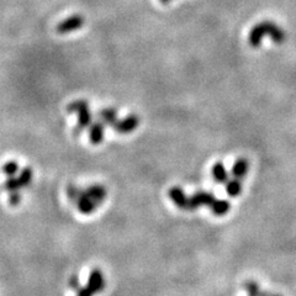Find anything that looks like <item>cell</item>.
I'll return each mask as SVG.
<instances>
[{"label":"cell","instance_id":"6da1fadb","mask_svg":"<svg viewBox=\"0 0 296 296\" xmlns=\"http://www.w3.org/2000/svg\"><path fill=\"white\" fill-rule=\"evenodd\" d=\"M264 36H269L274 43H283L286 38V34L279 25L273 21H262L252 28L250 35H248V43L253 48H257L262 44Z\"/></svg>","mask_w":296,"mask_h":296},{"label":"cell","instance_id":"7a4b0ae2","mask_svg":"<svg viewBox=\"0 0 296 296\" xmlns=\"http://www.w3.org/2000/svg\"><path fill=\"white\" fill-rule=\"evenodd\" d=\"M68 112H76L78 114V124H77L76 129H74V135L78 136L84 131L85 129H88L91 125V121H93V116H91L90 108H89V104L85 100H74L67 106Z\"/></svg>","mask_w":296,"mask_h":296},{"label":"cell","instance_id":"3957f363","mask_svg":"<svg viewBox=\"0 0 296 296\" xmlns=\"http://www.w3.org/2000/svg\"><path fill=\"white\" fill-rule=\"evenodd\" d=\"M104 289H105L104 274L100 269L95 268L90 272V274H89L87 285L78 290L77 296H94L95 294H100Z\"/></svg>","mask_w":296,"mask_h":296},{"label":"cell","instance_id":"277c9868","mask_svg":"<svg viewBox=\"0 0 296 296\" xmlns=\"http://www.w3.org/2000/svg\"><path fill=\"white\" fill-rule=\"evenodd\" d=\"M84 23H85L84 16H82V15H72V16L67 17L63 21L59 22L56 30H57L58 34L66 35L82 29L83 26H84Z\"/></svg>","mask_w":296,"mask_h":296},{"label":"cell","instance_id":"5b68a950","mask_svg":"<svg viewBox=\"0 0 296 296\" xmlns=\"http://www.w3.org/2000/svg\"><path fill=\"white\" fill-rule=\"evenodd\" d=\"M141 120L137 115L131 114L127 115L126 117L117 120L114 125V130L118 133H122V135H127V133H131L137 129L140 125Z\"/></svg>","mask_w":296,"mask_h":296},{"label":"cell","instance_id":"8992f818","mask_svg":"<svg viewBox=\"0 0 296 296\" xmlns=\"http://www.w3.org/2000/svg\"><path fill=\"white\" fill-rule=\"evenodd\" d=\"M215 195L212 192L207 191H198L195 192L192 196L189 198V209L190 211L192 210L199 209L200 206H211L214 203Z\"/></svg>","mask_w":296,"mask_h":296},{"label":"cell","instance_id":"52a82bcc","mask_svg":"<svg viewBox=\"0 0 296 296\" xmlns=\"http://www.w3.org/2000/svg\"><path fill=\"white\" fill-rule=\"evenodd\" d=\"M76 204H77V209L79 210V212H82V214H84V215L93 214L97 207H99V205H97L95 201L89 196L85 190H81V194H79Z\"/></svg>","mask_w":296,"mask_h":296},{"label":"cell","instance_id":"ba28073f","mask_svg":"<svg viewBox=\"0 0 296 296\" xmlns=\"http://www.w3.org/2000/svg\"><path fill=\"white\" fill-rule=\"evenodd\" d=\"M169 198L178 209H180V210L189 209V198L186 196L184 190H183L180 186H173V188L170 189Z\"/></svg>","mask_w":296,"mask_h":296},{"label":"cell","instance_id":"9c48e42d","mask_svg":"<svg viewBox=\"0 0 296 296\" xmlns=\"http://www.w3.org/2000/svg\"><path fill=\"white\" fill-rule=\"evenodd\" d=\"M104 125L102 121H97L89 126V141L93 144H100L104 141Z\"/></svg>","mask_w":296,"mask_h":296},{"label":"cell","instance_id":"30bf717a","mask_svg":"<svg viewBox=\"0 0 296 296\" xmlns=\"http://www.w3.org/2000/svg\"><path fill=\"white\" fill-rule=\"evenodd\" d=\"M85 191H87V194L91 198L97 205H102V204L105 201L106 199V195H108V192H106V189L104 188L103 185H99V184H94V185H90L88 186L87 189H85Z\"/></svg>","mask_w":296,"mask_h":296},{"label":"cell","instance_id":"8fae6325","mask_svg":"<svg viewBox=\"0 0 296 296\" xmlns=\"http://www.w3.org/2000/svg\"><path fill=\"white\" fill-rule=\"evenodd\" d=\"M248 170H250V162L245 158H238L233 164L231 174L237 179H242V178L247 176Z\"/></svg>","mask_w":296,"mask_h":296},{"label":"cell","instance_id":"7c38bea8","mask_svg":"<svg viewBox=\"0 0 296 296\" xmlns=\"http://www.w3.org/2000/svg\"><path fill=\"white\" fill-rule=\"evenodd\" d=\"M212 178H214L216 183H220V184L229 182V171L225 168L224 163H215L214 167H212Z\"/></svg>","mask_w":296,"mask_h":296},{"label":"cell","instance_id":"4fadbf2b","mask_svg":"<svg viewBox=\"0 0 296 296\" xmlns=\"http://www.w3.org/2000/svg\"><path fill=\"white\" fill-rule=\"evenodd\" d=\"M97 116H99L102 122L114 126L117 121V111L115 108H105L102 111H99Z\"/></svg>","mask_w":296,"mask_h":296},{"label":"cell","instance_id":"5bb4252c","mask_svg":"<svg viewBox=\"0 0 296 296\" xmlns=\"http://www.w3.org/2000/svg\"><path fill=\"white\" fill-rule=\"evenodd\" d=\"M210 207H211V211L214 215L224 216L230 211L231 204H230V201L220 199V200H215L214 203H212V205Z\"/></svg>","mask_w":296,"mask_h":296},{"label":"cell","instance_id":"9a60e30c","mask_svg":"<svg viewBox=\"0 0 296 296\" xmlns=\"http://www.w3.org/2000/svg\"><path fill=\"white\" fill-rule=\"evenodd\" d=\"M32 178H34V171L30 167L23 168V169L20 171V174L17 176V180H19L20 188H26L32 183Z\"/></svg>","mask_w":296,"mask_h":296},{"label":"cell","instance_id":"2e32d148","mask_svg":"<svg viewBox=\"0 0 296 296\" xmlns=\"http://www.w3.org/2000/svg\"><path fill=\"white\" fill-rule=\"evenodd\" d=\"M226 191L230 196H238V195L242 192L241 179H237V178H235V179L229 180V182L226 183Z\"/></svg>","mask_w":296,"mask_h":296},{"label":"cell","instance_id":"e0dca14e","mask_svg":"<svg viewBox=\"0 0 296 296\" xmlns=\"http://www.w3.org/2000/svg\"><path fill=\"white\" fill-rule=\"evenodd\" d=\"M19 171V164L15 161H9L3 165V173L8 177H15V174Z\"/></svg>","mask_w":296,"mask_h":296},{"label":"cell","instance_id":"ac0fdd59","mask_svg":"<svg viewBox=\"0 0 296 296\" xmlns=\"http://www.w3.org/2000/svg\"><path fill=\"white\" fill-rule=\"evenodd\" d=\"M4 189L9 192L11 191H17L20 190V184L19 180H17V177H9L4 183Z\"/></svg>","mask_w":296,"mask_h":296},{"label":"cell","instance_id":"d6986e66","mask_svg":"<svg viewBox=\"0 0 296 296\" xmlns=\"http://www.w3.org/2000/svg\"><path fill=\"white\" fill-rule=\"evenodd\" d=\"M244 286L248 292V296H260V294H262V291H260V289H259V285L256 283V281H248Z\"/></svg>","mask_w":296,"mask_h":296},{"label":"cell","instance_id":"ffe728a7","mask_svg":"<svg viewBox=\"0 0 296 296\" xmlns=\"http://www.w3.org/2000/svg\"><path fill=\"white\" fill-rule=\"evenodd\" d=\"M67 194H68V199H70L73 203H76L77 199H78L79 194H81V189L77 188L76 185H68Z\"/></svg>","mask_w":296,"mask_h":296},{"label":"cell","instance_id":"44dd1931","mask_svg":"<svg viewBox=\"0 0 296 296\" xmlns=\"http://www.w3.org/2000/svg\"><path fill=\"white\" fill-rule=\"evenodd\" d=\"M20 203H21V194H20L19 190L11 191L10 195H9V204L13 206H17Z\"/></svg>","mask_w":296,"mask_h":296},{"label":"cell","instance_id":"7402d4cb","mask_svg":"<svg viewBox=\"0 0 296 296\" xmlns=\"http://www.w3.org/2000/svg\"><path fill=\"white\" fill-rule=\"evenodd\" d=\"M69 286L72 289H76V290H79L81 288H79V280H78V278H77V275H73L72 278L69 279Z\"/></svg>","mask_w":296,"mask_h":296},{"label":"cell","instance_id":"603a6c76","mask_svg":"<svg viewBox=\"0 0 296 296\" xmlns=\"http://www.w3.org/2000/svg\"><path fill=\"white\" fill-rule=\"evenodd\" d=\"M170 2H171V0H161L162 4H169Z\"/></svg>","mask_w":296,"mask_h":296},{"label":"cell","instance_id":"cb8c5ba5","mask_svg":"<svg viewBox=\"0 0 296 296\" xmlns=\"http://www.w3.org/2000/svg\"><path fill=\"white\" fill-rule=\"evenodd\" d=\"M272 296H280V295H272Z\"/></svg>","mask_w":296,"mask_h":296}]
</instances>
